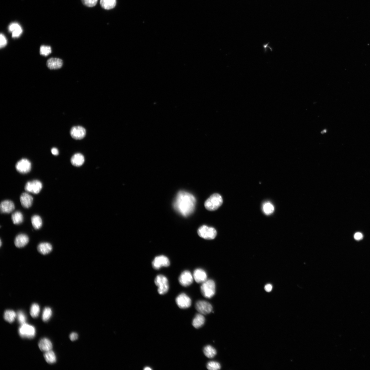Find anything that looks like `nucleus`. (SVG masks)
<instances>
[{
    "instance_id": "1",
    "label": "nucleus",
    "mask_w": 370,
    "mask_h": 370,
    "mask_svg": "<svg viewBox=\"0 0 370 370\" xmlns=\"http://www.w3.org/2000/svg\"><path fill=\"white\" fill-rule=\"evenodd\" d=\"M196 203L195 198L191 194L181 190L176 196L173 206L179 214L188 217L195 210Z\"/></svg>"
},
{
    "instance_id": "2",
    "label": "nucleus",
    "mask_w": 370,
    "mask_h": 370,
    "mask_svg": "<svg viewBox=\"0 0 370 370\" xmlns=\"http://www.w3.org/2000/svg\"><path fill=\"white\" fill-rule=\"evenodd\" d=\"M222 203L223 199L221 195L215 193L206 200L204 206L208 211H213L217 210L221 206Z\"/></svg>"
},
{
    "instance_id": "3",
    "label": "nucleus",
    "mask_w": 370,
    "mask_h": 370,
    "mask_svg": "<svg viewBox=\"0 0 370 370\" xmlns=\"http://www.w3.org/2000/svg\"><path fill=\"white\" fill-rule=\"evenodd\" d=\"M201 294L205 298L210 299L213 297L216 292V285L212 280H207L204 282L201 286Z\"/></svg>"
},
{
    "instance_id": "4",
    "label": "nucleus",
    "mask_w": 370,
    "mask_h": 370,
    "mask_svg": "<svg viewBox=\"0 0 370 370\" xmlns=\"http://www.w3.org/2000/svg\"><path fill=\"white\" fill-rule=\"evenodd\" d=\"M155 284L158 287V292L160 295L165 294L169 290V281L167 278L163 274H159L155 279Z\"/></svg>"
},
{
    "instance_id": "5",
    "label": "nucleus",
    "mask_w": 370,
    "mask_h": 370,
    "mask_svg": "<svg viewBox=\"0 0 370 370\" xmlns=\"http://www.w3.org/2000/svg\"><path fill=\"white\" fill-rule=\"evenodd\" d=\"M197 233L200 237L204 239L211 240L215 239L216 236L217 232L214 228L203 225L198 230Z\"/></svg>"
},
{
    "instance_id": "6",
    "label": "nucleus",
    "mask_w": 370,
    "mask_h": 370,
    "mask_svg": "<svg viewBox=\"0 0 370 370\" xmlns=\"http://www.w3.org/2000/svg\"><path fill=\"white\" fill-rule=\"evenodd\" d=\"M19 334L22 338L31 339L35 335V329L33 326L26 324L21 325L19 329Z\"/></svg>"
},
{
    "instance_id": "7",
    "label": "nucleus",
    "mask_w": 370,
    "mask_h": 370,
    "mask_svg": "<svg viewBox=\"0 0 370 370\" xmlns=\"http://www.w3.org/2000/svg\"><path fill=\"white\" fill-rule=\"evenodd\" d=\"M170 264L169 258L164 255L156 256L152 262L153 268L156 270H159L162 267H169Z\"/></svg>"
},
{
    "instance_id": "8",
    "label": "nucleus",
    "mask_w": 370,
    "mask_h": 370,
    "mask_svg": "<svg viewBox=\"0 0 370 370\" xmlns=\"http://www.w3.org/2000/svg\"><path fill=\"white\" fill-rule=\"evenodd\" d=\"M194 278L193 274L188 270L183 271L179 277V284L184 287H188L193 283Z\"/></svg>"
},
{
    "instance_id": "9",
    "label": "nucleus",
    "mask_w": 370,
    "mask_h": 370,
    "mask_svg": "<svg viewBox=\"0 0 370 370\" xmlns=\"http://www.w3.org/2000/svg\"><path fill=\"white\" fill-rule=\"evenodd\" d=\"M42 182L38 180H34L27 182L25 186V189L27 192L34 194L39 193L42 188Z\"/></svg>"
},
{
    "instance_id": "10",
    "label": "nucleus",
    "mask_w": 370,
    "mask_h": 370,
    "mask_svg": "<svg viewBox=\"0 0 370 370\" xmlns=\"http://www.w3.org/2000/svg\"><path fill=\"white\" fill-rule=\"evenodd\" d=\"M175 301L179 307L182 309L188 308L191 305V299L185 293L178 295L176 298Z\"/></svg>"
},
{
    "instance_id": "11",
    "label": "nucleus",
    "mask_w": 370,
    "mask_h": 370,
    "mask_svg": "<svg viewBox=\"0 0 370 370\" xmlns=\"http://www.w3.org/2000/svg\"><path fill=\"white\" fill-rule=\"evenodd\" d=\"M17 170L19 173L27 174L31 170V164L30 161L26 159H23L17 163L16 165Z\"/></svg>"
},
{
    "instance_id": "12",
    "label": "nucleus",
    "mask_w": 370,
    "mask_h": 370,
    "mask_svg": "<svg viewBox=\"0 0 370 370\" xmlns=\"http://www.w3.org/2000/svg\"><path fill=\"white\" fill-rule=\"evenodd\" d=\"M195 308L198 312L203 315H207L211 313L212 310L211 304L206 301H199L196 303Z\"/></svg>"
},
{
    "instance_id": "13",
    "label": "nucleus",
    "mask_w": 370,
    "mask_h": 370,
    "mask_svg": "<svg viewBox=\"0 0 370 370\" xmlns=\"http://www.w3.org/2000/svg\"><path fill=\"white\" fill-rule=\"evenodd\" d=\"M70 133L73 138L76 140H80L85 138L86 131L85 128L82 127L75 126L72 128Z\"/></svg>"
},
{
    "instance_id": "14",
    "label": "nucleus",
    "mask_w": 370,
    "mask_h": 370,
    "mask_svg": "<svg viewBox=\"0 0 370 370\" xmlns=\"http://www.w3.org/2000/svg\"><path fill=\"white\" fill-rule=\"evenodd\" d=\"M194 279L197 283H203L207 280V274L206 271L201 268L196 269L193 274Z\"/></svg>"
},
{
    "instance_id": "15",
    "label": "nucleus",
    "mask_w": 370,
    "mask_h": 370,
    "mask_svg": "<svg viewBox=\"0 0 370 370\" xmlns=\"http://www.w3.org/2000/svg\"><path fill=\"white\" fill-rule=\"evenodd\" d=\"M0 208L2 213L9 214L13 211L15 208V206L12 201L5 200L1 202Z\"/></svg>"
},
{
    "instance_id": "16",
    "label": "nucleus",
    "mask_w": 370,
    "mask_h": 370,
    "mask_svg": "<svg viewBox=\"0 0 370 370\" xmlns=\"http://www.w3.org/2000/svg\"><path fill=\"white\" fill-rule=\"evenodd\" d=\"M63 60L57 58H51L47 62V66L50 69H60L63 66Z\"/></svg>"
},
{
    "instance_id": "17",
    "label": "nucleus",
    "mask_w": 370,
    "mask_h": 370,
    "mask_svg": "<svg viewBox=\"0 0 370 370\" xmlns=\"http://www.w3.org/2000/svg\"><path fill=\"white\" fill-rule=\"evenodd\" d=\"M29 242V238L26 234H20L16 237L14 243L17 247L21 248L27 245Z\"/></svg>"
},
{
    "instance_id": "18",
    "label": "nucleus",
    "mask_w": 370,
    "mask_h": 370,
    "mask_svg": "<svg viewBox=\"0 0 370 370\" xmlns=\"http://www.w3.org/2000/svg\"><path fill=\"white\" fill-rule=\"evenodd\" d=\"M20 201L22 206L25 208H30L32 204L33 197L27 193H23L20 197Z\"/></svg>"
},
{
    "instance_id": "19",
    "label": "nucleus",
    "mask_w": 370,
    "mask_h": 370,
    "mask_svg": "<svg viewBox=\"0 0 370 370\" xmlns=\"http://www.w3.org/2000/svg\"><path fill=\"white\" fill-rule=\"evenodd\" d=\"M39 346L40 350L44 352H47L52 349L53 345L50 341L46 338H44L40 340Z\"/></svg>"
},
{
    "instance_id": "20",
    "label": "nucleus",
    "mask_w": 370,
    "mask_h": 370,
    "mask_svg": "<svg viewBox=\"0 0 370 370\" xmlns=\"http://www.w3.org/2000/svg\"><path fill=\"white\" fill-rule=\"evenodd\" d=\"M85 157L81 154L76 153L72 157L71 162L73 165L80 167L85 162Z\"/></svg>"
},
{
    "instance_id": "21",
    "label": "nucleus",
    "mask_w": 370,
    "mask_h": 370,
    "mask_svg": "<svg viewBox=\"0 0 370 370\" xmlns=\"http://www.w3.org/2000/svg\"><path fill=\"white\" fill-rule=\"evenodd\" d=\"M8 29L10 32H12V37L14 38L19 37L23 32L20 25L16 23L10 24Z\"/></svg>"
},
{
    "instance_id": "22",
    "label": "nucleus",
    "mask_w": 370,
    "mask_h": 370,
    "mask_svg": "<svg viewBox=\"0 0 370 370\" xmlns=\"http://www.w3.org/2000/svg\"><path fill=\"white\" fill-rule=\"evenodd\" d=\"M52 245L47 242L40 243L38 247V251L40 253L44 255L50 253L52 251Z\"/></svg>"
},
{
    "instance_id": "23",
    "label": "nucleus",
    "mask_w": 370,
    "mask_h": 370,
    "mask_svg": "<svg viewBox=\"0 0 370 370\" xmlns=\"http://www.w3.org/2000/svg\"><path fill=\"white\" fill-rule=\"evenodd\" d=\"M205 322V318L203 315L200 313L197 314L193 320L192 325L194 327L199 328L202 326Z\"/></svg>"
},
{
    "instance_id": "24",
    "label": "nucleus",
    "mask_w": 370,
    "mask_h": 370,
    "mask_svg": "<svg viewBox=\"0 0 370 370\" xmlns=\"http://www.w3.org/2000/svg\"><path fill=\"white\" fill-rule=\"evenodd\" d=\"M101 6L106 10H110L114 8L116 5V0H100Z\"/></svg>"
},
{
    "instance_id": "25",
    "label": "nucleus",
    "mask_w": 370,
    "mask_h": 370,
    "mask_svg": "<svg viewBox=\"0 0 370 370\" xmlns=\"http://www.w3.org/2000/svg\"><path fill=\"white\" fill-rule=\"evenodd\" d=\"M16 316L17 314L13 310H7L5 311L3 317L6 321L12 323L15 320Z\"/></svg>"
},
{
    "instance_id": "26",
    "label": "nucleus",
    "mask_w": 370,
    "mask_h": 370,
    "mask_svg": "<svg viewBox=\"0 0 370 370\" xmlns=\"http://www.w3.org/2000/svg\"><path fill=\"white\" fill-rule=\"evenodd\" d=\"M44 357L47 362L50 364H54L56 361L55 354L52 350L46 352L44 354Z\"/></svg>"
},
{
    "instance_id": "27",
    "label": "nucleus",
    "mask_w": 370,
    "mask_h": 370,
    "mask_svg": "<svg viewBox=\"0 0 370 370\" xmlns=\"http://www.w3.org/2000/svg\"><path fill=\"white\" fill-rule=\"evenodd\" d=\"M31 222L34 228L36 230L41 228L42 226V218L39 215L33 216L31 218Z\"/></svg>"
},
{
    "instance_id": "28",
    "label": "nucleus",
    "mask_w": 370,
    "mask_h": 370,
    "mask_svg": "<svg viewBox=\"0 0 370 370\" xmlns=\"http://www.w3.org/2000/svg\"><path fill=\"white\" fill-rule=\"evenodd\" d=\"M12 219L14 224L19 225L23 222V216L21 212L17 211L13 214Z\"/></svg>"
},
{
    "instance_id": "29",
    "label": "nucleus",
    "mask_w": 370,
    "mask_h": 370,
    "mask_svg": "<svg viewBox=\"0 0 370 370\" xmlns=\"http://www.w3.org/2000/svg\"><path fill=\"white\" fill-rule=\"evenodd\" d=\"M204 353L205 355L208 358H213L216 354V351L212 346L209 345L204 347Z\"/></svg>"
},
{
    "instance_id": "30",
    "label": "nucleus",
    "mask_w": 370,
    "mask_h": 370,
    "mask_svg": "<svg viewBox=\"0 0 370 370\" xmlns=\"http://www.w3.org/2000/svg\"><path fill=\"white\" fill-rule=\"evenodd\" d=\"M263 212L267 215L272 214L274 211L273 205L269 202H267L263 204Z\"/></svg>"
},
{
    "instance_id": "31",
    "label": "nucleus",
    "mask_w": 370,
    "mask_h": 370,
    "mask_svg": "<svg viewBox=\"0 0 370 370\" xmlns=\"http://www.w3.org/2000/svg\"><path fill=\"white\" fill-rule=\"evenodd\" d=\"M52 312L50 307H46L44 309L42 316V320L44 321H48L52 316Z\"/></svg>"
},
{
    "instance_id": "32",
    "label": "nucleus",
    "mask_w": 370,
    "mask_h": 370,
    "mask_svg": "<svg viewBox=\"0 0 370 370\" xmlns=\"http://www.w3.org/2000/svg\"><path fill=\"white\" fill-rule=\"evenodd\" d=\"M40 312V307L38 304H32L30 309V314L31 316L34 318H37Z\"/></svg>"
},
{
    "instance_id": "33",
    "label": "nucleus",
    "mask_w": 370,
    "mask_h": 370,
    "mask_svg": "<svg viewBox=\"0 0 370 370\" xmlns=\"http://www.w3.org/2000/svg\"><path fill=\"white\" fill-rule=\"evenodd\" d=\"M207 368L210 370H218L221 369V366L218 362L211 361L207 363Z\"/></svg>"
},
{
    "instance_id": "34",
    "label": "nucleus",
    "mask_w": 370,
    "mask_h": 370,
    "mask_svg": "<svg viewBox=\"0 0 370 370\" xmlns=\"http://www.w3.org/2000/svg\"><path fill=\"white\" fill-rule=\"evenodd\" d=\"M17 315L18 320L19 323L21 325L25 324L27 321V317L23 311H18Z\"/></svg>"
},
{
    "instance_id": "35",
    "label": "nucleus",
    "mask_w": 370,
    "mask_h": 370,
    "mask_svg": "<svg viewBox=\"0 0 370 370\" xmlns=\"http://www.w3.org/2000/svg\"><path fill=\"white\" fill-rule=\"evenodd\" d=\"M52 53V49L50 46L42 45L40 47V53L43 56H47Z\"/></svg>"
},
{
    "instance_id": "36",
    "label": "nucleus",
    "mask_w": 370,
    "mask_h": 370,
    "mask_svg": "<svg viewBox=\"0 0 370 370\" xmlns=\"http://www.w3.org/2000/svg\"><path fill=\"white\" fill-rule=\"evenodd\" d=\"M82 3L85 6L89 7H92L96 5L98 0H81Z\"/></svg>"
},
{
    "instance_id": "37",
    "label": "nucleus",
    "mask_w": 370,
    "mask_h": 370,
    "mask_svg": "<svg viewBox=\"0 0 370 370\" xmlns=\"http://www.w3.org/2000/svg\"><path fill=\"white\" fill-rule=\"evenodd\" d=\"M0 39H1V43H0V47L2 48L4 47L7 44V40L5 36L2 34H1L0 35Z\"/></svg>"
},
{
    "instance_id": "38",
    "label": "nucleus",
    "mask_w": 370,
    "mask_h": 370,
    "mask_svg": "<svg viewBox=\"0 0 370 370\" xmlns=\"http://www.w3.org/2000/svg\"><path fill=\"white\" fill-rule=\"evenodd\" d=\"M69 337L72 341H74L78 339V335L77 333L76 332H72L70 335Z\"/></svg>"
},
{
    "instance_id": "39",
    "label": "nucleus",
    "mask_w": 370,
    "mask_h": 370,
    "mask_svg": "<svg viewBox=\"0 0 370 370\" xmlns=\"http://www.w3.org/2000/svg\"><path fill=\"white\" fill-rule=\"evenodd\" d=\"M354 239L357 241L360 240L363 237V235L360 232H357L354 234Z\"/></svg>"
},
{
    "instance_id": "40",
    "label": "nucleus",
    "mask_w": 370,
    "mask_h": 370,
    "mask_svg": "<svg viewBox=\"0 0 370 370\" xmlns=\"http://www.w3.org/2000/svg\"><path fill=\"white\" fill-rule=\"evenodd\" d=\"M273 286L272 284H266L265 287V290L267 292H270L272 291Z\"/></svg>"
},
{
    "instance_id": "41",
    "label": "nucleus",
    "mask_w": 370,
    "mask_h": 370,
    "mask_svg": "<svg viewBox=\"0 0 370 370\" xmlns=\"http://www.w3.org/2000/svg\"><path fill=\"white\" fill-rule=\"evenodd\" d=\"M51 152L54 155H58L59 154L58 149L56 148H53L51 149Z\"/></svg>"
},
{
    "instance_id": "42",
    "label": "nucleus",
    "mask_w": 370,
    "mask_h": 370,
    "mask_svg": "<svg viewBox=\"0 0 370 370\" xmlns=\"http://www.w3.org/2000/svg\"><path fill=\"white\" fill-rule=\"evenodd\" d=\"M144 370H152V369L149 367H145L144 368Z\"/></svg>"
},
{
    "instance_id": "43",
    "label": "nucleus",
    "mask_w": 370,
    "mask_h": 370,
    "mask_svg": "<svg viewBox=\"0 0 370 370\" xmlns=\"http://www.w3.org/2000/svg\"><path fill=\"white\" fill-rule=\"evenodd\" d=\"M0 242H1V244H1V246H2V241H1H1H0Z\"/></svg>"
}]
</instances>
